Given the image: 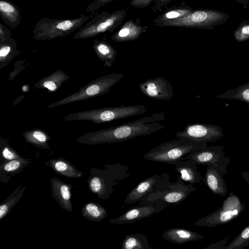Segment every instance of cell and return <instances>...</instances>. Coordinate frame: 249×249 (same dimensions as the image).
I'll list each match as a JSON object with an SVG mask.
<instances>
[{
	"label": "cell",
	"instance_id": "obj_1",
	"mask_svg": "<svg viewBox=\"0 0 249 249\" xmlns=\"http://www.w3.org/2000/svg\"><path fill=\"white\" fill-rule=\"evenodd\" d=\"M165 120L163 112L155 113L119 125L86 133L78 137L76 142L86 145L122 142L166 127L159 123Z\"/></svg>",
	"mask_w": 249,
	"mask_h": 249
},
{
	"label": "cell",
	"instance_id": "obj_2",
	"mask_svg": "<svg viewBox=\"0 0 249 249\" xmlns=\"http://www.w3.org/2000/svg\"><path fill=\"white\" fill-rule=\"evenodd\" d=\"M207 147L206 142L178 138L158 145L146 153L143 158L150 161L175 165L184 160L189 153Z\"/></svg>",
	"mask_w": 249,
	"mask_h": 249
},
{
	"label": "cell",
	"instance_id": "obj_3",
	"mask_svg": "<svg viewBox=\"0 0 249 249\" xmlns=\"http://www.w3.org/2000/svg\"><path fill=\"white\" fill-rule=\"evenodd\" d=\"M87 180L89 190L99 198L108 199L120 181L129 176L128 167L119 163L106 164L105 169L92 168Z\"/></svg>",
	"mask_w": 249,
	"mask_h": 249
},
{
	"label": "cell",
	"instance_id": "obj_4",
	"mask_svg": "<svg viewBox=\"0 0 249 249\" xmlns=\"http://www.w3.org/2000/svg\"><path fill=\"white\" fill-rule=\"evenodd\" d=\"M147 109V107L142 105L106 107L71 113L65 116L63 120L89 121L95 124H100L142 114Z\"/></svg>",
	"mask_w": 249,
	"mask_h": 249
},
{
	"label": "cell",
	"instance_id": "obj_5",
	"mask_svg": "<svg viewBox=\"0 0 249 249\" xmlns=\"http://www.w3.org/2000/svg\"><path fill=\"white\" fill-rule=\"evenodd\" d=\"M89 18L85 15L72 19L43 18L36 24L32 31L34 38L37 40H52L67 36L80 29Z\"/></svg>",
	"mask_w": 249,
	"mask_h": 249
},
{
	"label": "cell",
	"instance_id": "obj_6",
	"mask_svg": "<svg viewBox=\"0 0 249 249\" xmlns=\"http://www.w3.org/2000/svg\"><path fill=\"white\" fill-rule=\"evenodd\" d=\"M229 15L222 11L213 9H197L188 14L158 24L160 27H178L212 30L215 26L225 23Z\"/></svg>",
	"mask_w": 249,
	"mask_h": 249
},
{
	"label": "cell",
	"instance_id": "obj_7",
	"mask_svg": "<svg viewBox=\"0 0 249 249\" xmlns=\"http://www.w3.org/2000/svg\"><path fill=\"white\" fill-rule=\"evenodd\" d=\"M124 77L122 73H112L93 80L75 92L53 102L47 108H53L72 102L89 99L107 93Z\"/></svg>",
	"mask_w": 249,
	"mask_h": 249
},
{
	"label": "cell",
	"instance_id": "obj_8",
	"mask_svg": "<svg viewBox=\"0 0 249 249\" xmlns=\"http://www.w3.org/2000/svg\"><path fill=\"white\" fill-rule=\"evenodd\" d=\"M126 15L124 9L115 11L111 13L103 11L79 29L73 38L87 39L106 32L111 33L121 24Z\"/></svg>",
	"mask_w": 249,
	"mask_h": 249
},
{
	"label": "cell",
	"instance_id": "obj_9",
	"mask_svg": "<svg viewBox=\"0 0 249 249\" xmlns=\"http://www.w3.org/2000/svg\"><path fill=\"white\" fill-rule=\"evenodd\" d=\"M245 208V205L239 197L230 193L218 209L200 218L194 225L212 228L224 225L237 218Z\"/></svg>",
	"mask_w": 249,
	"mask_h": 249
},
{
	"label": "cell",
	"instance_id": "obj_10",
	"mask_svg": "<svg viewBox=\"0 0 249 249\" xmlns=\"http://www.w3.org/2000/svg\"><path fill=\"white\" fill-rule=\"evenodd\" d=\"M224 148V146L219 145L207 147L189 153L185 159H189L197 165H213L225 176L231 159L226 157Z\"/></svg>",
	"mask_w": 249,
	"mask_h": 249
},
{
	"label": "cell",
	"instance_id": "obj_11",
	"mask_svg": "<svg viewBox=\"0 0 249 249\" xmlns=\"http://www.w3.org/2000/svg\"><path fill=\"white\" fill-rule=\"evenodd\" d=\"M167 206H169L167 204L159 200L140 202L138 206L128 210L118 217L110 219V222L119 225L133 223L158 213Z\"/></svg>",
	"mask_w": 249,
	"mask_h": 249
},
{
	"label": "cell",
	"instance_id": "obj_12",
	"mask_svg": "<svg viewBox=\"0 0 249 249\" xmlns=\"http://www.w3.org/2000/svg\"><path fill=\"white\" fill-rule=\"evenodd\" d=\"M177 138H187L197 142H214L224 136L220 126L209 124H192L183 131H177Z\"/></svg>",
	"mask_w": 249,
	"mask_h": 249
},
{
	"label": "cell",
	"instance_id": "obj_13",
	"mask_svg": "<svg viewBox=\"0 0 249 249\" xmlns=\"http://www.w3.org/2000/svg\"><path fill=\"white\" fill-rule=\"evenodd\" d=\"M196 190V188L192 184H187L178 178L177 181L175 182L170 181L168 188L162 193L150 200L141 202L159 200L165 203L168 206L175 205L183 201L191 193Z\"/></svg>",
	"mask_w": 249,
	"mask_h": 249
},
{
	"label": "cell",
	"instance_id": "obj_14",
	"mask_svg": "<svg viewBox=\"0 0 249 249\" xmlns=\"http://www.w3.org/2000/svg\"><path fill=\"white\" fill-rule=\"evenodd\" d=\"M139 88L144 95L152 99L169 100L174 94L171 85L162 77L148 79L140 83Z\"/></svg>",
	"mask_w": 249,
	"mask_h": 249
},
{
	"label": "cell",
	"instance_id": "obj_15",
	"mask_svg": "<svg viewBox=\"0 0 249 249\" xmlns=\"http://www.w3.org/2000/svg\"><path fill=\"white\" fill-rule=\"evenodd\" d=\"M50 184L52 197L63 210L71 212L73 210L71 200L72 186L57 178H52Z\"/></svg>",
	"mask_w": 249,
	"mask_h": 249
},
{
	"label": "cell",
	"instance_id": "obj_16",
	"mask_svg": "<svg viewBox=\"0 0 249 249\" xmlns=\"http://www.w3.org/2000/svg\"><path fill=\"white\" fill-rule=\"evenodd\" d=\"M160 177V176L154 175L143 180L128 194L124 202L131 204L146 199L155 192Z\"/></svg>",
	"mask_w": 249,
	"mask_h": 249
},
{
	"label": "cell",
	"instance_id": "obj_17",
	"mask_svg": "<svg viewBox=\"0 0 249 249\" xmlns=\"http://www.w3.org/2000/svg\"><path fill=\"white\" fill-rule=\"evenodd\" d=\"M219 170L213 165H208L203 181L211 190L217 195L224 196L228 193L226 182Z\"/></svg>",
	"mask_w": 249,
	"mask_h": 249
},
{
	"label": "cell",
	"instance_id": "obj_18",
	"mask_svg": "<svg viewBox=\"0 0 249 249\" xmlns=\"http://www.w3.org/2000/svg\"><path fill=\"white\" fill-rule=\"evenodd\" d=\"M147 28V26L137 24L132 20L129 19L111 36L110 38L117 42L135 40L138 39Z\"/></svg>",
	"mask_w": 249,
	"mask_h": 249
},
{
	"label": "cell",
	"instance_id": "obj_19",
	"mask_svg": "<svg viewBox=\"0 0 249 249\" xmlns=\"http://www.w3.org/2000/svg\"><path fill=\"white\" fill-rule=\"evenodd\" d=\"M176 171L179 175L178 178L190 184L201 183L202 176L197 166L189 159H184L175 165Z\"/></svg>",
	"mask_w": 249,
	"mask_h": 249
},
{
	"label": "cell",
	"instance_id": "obj_20",
	"mask_svg": "<svg viewBox=\"0 0 249 249\" xmlns=\"http://www.w3.org/2000/svg\"><path fill=\"white\" fill-rule=\"evenodd\" d=\"M162 237L164 239L176 244L196 241L205 238L198 232L183 228L169 229L163 232Z\"/></svg>",
	"mask_w": 249,
	"mask_h": 249
},
{
	"label": "cell",
	"instance_id": "obj_21",
	"mask_svg": "<svg viewBox=\"0 0 249 249\" xmlns=\"http://www.w3.org/2000/svg\"><path fill=\"white\" fill-rule=\"evenodd\" d=\"M31 159L18 158L1 163L0 164V181L6 183L12 177L17 175L23 170L31 162Z\"/></svg>",
	"mask_w": 249,
	"mask_h": 249
},
{
	"label": "cell",
	"instance_id": "obj_22",
	"mask_svg": "<svg viewBox=\"0 0 249 249\" xmlns=\"http://www.w3.org/2000/svg\"><path fill=\"white\" fill-rule=\"evenodd\" d=\"M45 164L56 173L68 178H78L83 175V172L78 171L70 162L63 158L51 159L45 161Z\"/></svg>",
	"mask_w": 249,
	"mask_h": 249
},
{
	"label": "cell",
	"instance_id": "obj_23",
	"mask_svg": "<svg viewBox=\"0 0 249 249\" xmlns=\"http://www.w3.org/2000/svg\"><path fill=\"white\" fill-rule=\"evenodd\" d=\"M0 16L5 24L13 29L20 23L19 8L9 1L0 0Z\"/></svg>",
	"mask_w": 249,
	"mask_h": 249
},
{
	"label": "cell",
	"instance_id": "obj_24",
	"mask_svg": "<svg viewBox=\"0 0 249 249\" xmlns=\"http://www.w3.org/2000/svg\"><path fill=\"white\" fill-rule=\"evenodd\" d=\"M92 48L98 58L104 62V66L111 67L117 55L113 47L105 41L97 39L93 41Z\"/></svg>",
	"mask_w": 249,
	"mask_h": 249
},
{
	"label": "cell",
	"instance_id": "obj_25",
	"mask_svg": "<svg viewBox=\"0 0 249 249\" xmlns=\"http://www.w3.org/2000/svg\"><path fill=\"white\" fill-rule=\"evenodd\" d=\"M70 76L62 70H57L51 74L40 79L34 85L36 89H48L51 92L57 90Z\"/></svg>",
	"mask_w": 249,
	"mask_h": 249
},
{
	"label": "cell",
	"instance_id": "obj_26",
	"mask_svg": "<svg viewBox=\"0 0 249 249\" xmlns=\"http://www.w3.org/2000/svg\"><path fill=\"white\" fill-rule=\"evenodd\" d=\"M20 53L17 49V41L11 37L0 43V68L2 69Z\"/></svg>",
	"mask_w": 249,
	"mask_h": 249
},
{
	"label": "cell",
	"instance_id": "obj_27",
	"mask_svg": "<svg viewBox=\"0 0 249 249\" xmlns=\"http://www.w3.org/2000/svg\"><path fill=\"white\" fill-rule=\"evenodd\" d=\"M25 142L38 148L49 149L50 147L48 142L50 137L44 130L40 129H34L26 131L23 134Z\"/></svg>",
	"mask_w": 249,
	"mask_h": 249
},
{
	"label": "cell",
	"instance_id": "obj_28",
	"mask_svg": "<svg viewBox=\"0 0 249 249\" xmlns=\"http://www.w3.org/2000/svg\"><path fill=\"white\" fill-rule=\"evenodd\" d=\"M81 213L84 218L92 222H100L107 216L105 208L94 202L85 204L81 209Z\"/></svg>",
	"mask_w": 249,
	"mask_h": 249
},
{
	"label": "cell",
	"instance_id": "obj_29",
	"mask_svg": "<svg viewBox=\"0 0 249 249\" xmlns=\"http://www.w3.org/2000/svg\"><path fill=\"white\" fill-rule=\"evenodd\" d=\"M193 10L191 7L187 5L170 7L155 18L153 20V24L157 26L160 23L183 17Z\"/></svg>",
	"mask_w": 249,
	"mask_h": 249
},
{
	"label": "cell",
	"instance_id": "obj_30",
	"mask_svg": "<svg viewBox=\"0 0 249 249\" xmlns=\"http://www.w3.org/2000/svg\"><path fill=\"white\" fill-rule=\"evenodd\" d=\"M26 189L25 186H18L12 193L0 204V221L11 211L23 195Z\"/></svg>",
	"mask_w": 249,
	"mask_h": 249
},
{
	"label": "cell",
	"instance_id": "obj_31",
	"mask_svg": "<svg viewBox=\"0 0 249 249\" xmlns=\"http://www.w3.org/2000/svg\"><path fill=\"white\" fill-rule=\"evenodd\" d=\"M216 98L240 100L247 103L249 108V82L218 94Z\"/></svg>",
	"mask_w": 249,
	"mask_h": 249
},
{
	"label": "cell",
	"instance_id": "obj_32",
	"mask_svg": "<svg viewBox=\"0 0 249 249\" xmlns=\"http://www.w3.org/2000/svg\"><path fill=\"white\" fill-rule=\"evenodd\" d=\"M151 244L143 234H127L124 236L121 249H150Z\"/></svg>",
	"mask_w": 249,
	"mask_h": 249
},
{
	"label": "cell",
	"instance_id": "obj_33",
	"mask_svg": "<svg viewBox=\"0 0 249 249\" xmlns=\"http://www.w3.org/2000/svg\"><path fill=\"white\" fill-rule=\"evenodd\" d=\"M249 245V225L229 244L226 249H242Z\"/></svg>",
	"mask_w": 249,
	"mask_h": 249
},
{
	"label": "cell",
	"instance_id": "obj_34",
	"mask_svg": "<svg viewBox=\"0 0 249 249\" xmlns=\"http://www.w3.org/2000/svg\"><path fill=\"white\" fill-rule=\"evenodd\" d=\"M0 163L21 157L5 140L2 138L0 139Z\"/></svg>",
	"mask_w": 249,
	"mask_h": 249
},
{
	"label": "cell",
	"instance_id": "obj_35",
	"mask_svg": "<svg viewBox=\"0 0 249 249\" xmlns=\"http://www.w3.org/2000/svg\"><path fill=\"white\" fill-rule=\"evenodd\" d=\"M233 36L240 42L249 39V20H243L239 23L233 32Z\"/></svg>",
	"mask_w": 249,
	"mask_h": 249
},
{
	"label": "cell",
	"instance_id": "obj_36",
	"mask_svg": "<svg viewBox=\"0 0 249 249\" xmlns=\"http://www.w3.org/2000/svg\"><path fill=\"white\" fill-rule=\"evenodd\" d=\"M114 0H94L87 7L86 11L91 12V17H92L95 12L99 9L101 7L107 4Z\"/></svg>",
	"mask_w": 249,
	"mask_h": 249
},
{
	"label": "cell",
	"instance_id": "obj_37",
	"mask_svg": "<svg viewBox=\"0 0 249 249\" xmlns=\"http://www.w3.org/2000/svg\"><path fill=\"white\" fill-rule=\"evenodd\" d=\"M10 30L6 26L0 23V43L4 42L11 37Z\"/></svg>",
	"mask_w": 249,
	"mask_h": 249
},
{
	"label": "cell",
	"instance_id": "obj_38",
	"mask_svg": "<svg viewBox=\"0 0 249 249\" xmlns=\"http://www.w3.org/2000/svg\"><path fill=\"white\" fill-rule=\"evenodd\" d=\"M229 238L230 236H228L223 240L210 245L209 246L205 248V249H226V244H227Z\"/></svg>",
	"mask_w": 249,
	"mask_h": 249
},
{
	"label": "cell",
	"instance_id": "obj_39",
	"mask_svg": "<svg viewBox=\"0 0 249 249\" xmlns=\"http://www.w3.org/2000/svg\"><path fill=\"white\" fill-rule=\"evenodd\" d=\"M155 0H131V5L139 8H144L147 7L151 3Z\"/></svg>",
	"mask_w": 249,
	"mask_h": 249
},
{
	"label": "cell",
	"instance_id": "obj_40",
	"mask_svg": "<svg viewBox=\"0 0 249 249\" xmlns=\"http://www.w3.org/2000/svg\"><path fill=\"white\" fill-rule=\"evenodd\" d=\"M173 0H155L153 5L151 7L153 12H156L160 11L163 7L167 5Z\"/></svg>",
	"mask_w": 249,
	"mask_h": 249
},
{
	"label": "cell",
	"instance_id": "obj_41",
	"mask_svg": "<svg viewBox=\"0 0 249 249\" xmlns=\"http://www.w3.org/2000/svg\"><path fill=\"white\" fill-rule=\"evenodd\" d=\"M235 1L243 5V7L246 8L249 7V0H232Z\"/></svg>",
	"mask_w": 249,
	"mask_h": 249
},
{
	"label": "cell",
	"instance_id": "obj_42",
	"mask_svg": "<svg viewBox=\"0 0 249 249\" xmlns=\"http://www.w3.org/2000/svg\"><path fill=\"white\" fill-rule=\"evenodd\" d=\"M241 176L244 180L249 185V172L244 171L241 173Z\"/></svg>",
	"mask_w": 249,
	"mask_h": 249
}]
</instances>
